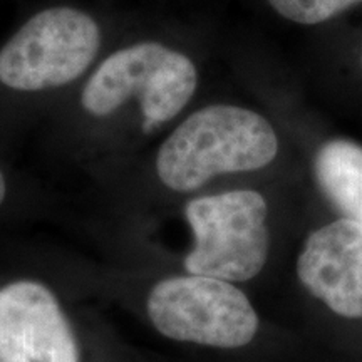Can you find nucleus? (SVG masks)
I'll return each instance as SVG.
<instances>
[{"label":"nucleus","mask_w":362,"mask_h":362,"mask_svg":"<svg viewBox=\"0 0 362 362\" xmlns=\"http://www.w3.org/2000/svg\"><path fill=\"white\" fill-rule=\"evenodd\" d=\"M277 151V134L264 116L215 104L193 112L166 138L156 173L166 188L188 193L215 176L264 168Z\"/></svg>","instance_id":"1"},{"label":"nucleus","mask_w":362,"mask_h":362,"mask_svg":"<svg viewBox=\"0 0 362 362\" xmlns=\"http://www.w3.org/2000/svg\"><path fill=\"white\" fill-rule=\"evenodd\" d=\"M198 86L197 67L185 54L156 42L129 45L111 54L84 86L81 104L89 115L107 116L138 98L143 129L173 119Z\"/></svg>","instance_id":"2"},{"label":"nucleus","mask_w":362,"mask_h":362,"mask_svg":"<svg viewBox=\"0 0 362 362\" xmlns=\"http://www.w3.org/2000/svg\"><path fill=\"white\" fill-rule=\"evenodd\" d=\"M267 202L253 189L194 198L185 208L193 247L185 257L189 274L247 282L269 257Z\"/></svg>","instance_id":"3"},{"label":"nucleus","mask_w":362,"mask_h":362,"mask_svg":"<svg viewBox=\"0 0 362 362\" xmlns=\"http://www.w3.org/2000/svg\"><path fill=\"white\" fill-rule=\"evenodd\" d=\"M146 310L158 332L175 342L240 349L259 330V315L245 293L208 275L161 280L149 292Z\"/></svg>","instance_id":"4"},{"label":"nucleus","mask_w":362,"mask_h":362,"mask_svg":"<svg viewBox=\"0 0 362 362\" xmlns=\"http://www.w3.org/2000/svg\"><path fill=\"white\" fill-rule=\"evenodd\" d=\"M99 27L69 7L35 13L0 51V81L16 90H44L78 79L99 51Z\"/></svg>","instance_id":"5"},{"label":"nucleus","mask_w":362,"mask_h":362,"mask_svg":"<svg viewBox=\"0 0 362 362\" xmlns=\"http://www.w3.org/2000/svg\"><path fill=\"white\" fill-rule=\"evenodd\" d=\"M0 362H81L57 297L35 280L0 288Z\"/></svg>","instance_id":"6"},{"label":"nucleus","mask_w":362,"mask_h":362,"mask_svg":"<svg viewBox=\"0 0 362 362\" xmlns=\"http://www.w3.org/2000/svg\"><path fill=\"white\" fill-rule=\"evenodd\" d=\"M312 296L347 319L362 317V226L341 218L315 230L297 260Z\"/></svg>","instance_id":"7"},{"label":"nucleus","mask_w":362,"mask_h":362,"mask_svg":"<svg viewBox=\"0 0 362 362\" xmlns=\"http://www.w3.org/2000/svg\"><path fill=\"white\" fill-rule=\"evenodd\" d=\"M314 171L329 202L362 226V146L346 139L327 141L317 151Z\"/></svg>","instance_id":"8"},{"label":"nucleus","mask_w":362,"mask_h":362,"mask_svg":"<svg viewBox=\"0 0 362 362\" xmlns=\"http://www.w3.org/2000/svg\"><path fill=\"white\" fill-rule=\"evenodd\" d=\"M285 19L297 24H320L362 0H269Z\"/></svg>","instance_id":"9"},{"label":"nucleus","mask_w":362,"mask_h":362,"mask_svg":"<svg viewBox=\"0 0 362 362\" xmlns=\"http://www.w3.org/2000/svg\"><path fill=\"white\" fill-rule=\"evenodd\" d=\"M6 194H7V181H6V176L2 173V170H0V205H2L4 200H6Z\"/></svg>","instance_id":"10"}]
</instances>
